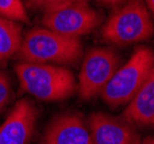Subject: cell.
Here are the masks:
<instances>
[{"instance_id":"cell-1","label":"cell","mask_w":154,"mask_h":144,"mask_svg":"<svg viewBox=\"0 0 154 144\" xmlns=\"http://www.w3.org/2000/svg\"><path fill=\"white\" fill-rule=\"evenodd\" d=\"M83 46L79 38L67 37L46 28H35L23 38L20 58L24 62L74 65L79 61Z\"/></svg>"},{"instance_id":"cell-2","label":"cell","mask_w":154,"mask_h":144,"mask_svg":"<svg viewBox=\"0 0 154 144\" xmlns=\"http://www.w3.org/2000/svg\"><path fill=\"white\" fill-rule=\"evenodd\" d=\"M21 88L44 102H58L72 96L76 84L74 75L64 67L22 62L15 67Z\"/></svg>"},{"instance_id":"cell-3","label":"cell","mask_w":154,"mask_h":144,"mask_svg":"<svg viewBox=\"0 0 154 144\" xmlns=\"http://www.w3.org/2000/svg\"><path fill=\"white\" fill-rule=\"evenodd\" d=\"M153 64V51L147 46L138 47L103 88L100 93L103 100L112 107L129 104L145 82Z\"/></svg>"},{"instance_id":"cell-4","label":"cell","mask_w":154,"mask_h":144,"mask_svg":"<svg viewBox=\"0 0 154 144\" xmlns=\"http://www.w3.org/2000/svg\"><path fill=\"white\" fill-rule=\"evenodd\" d=\"M153 23L144 0H129L117 8L101 30L105 40L117 46L143 42L153 35Z\"/></svg>"},{"instance_id":"cell-5","label":"cell","mask_w":154,"mask_h":144,"mask_svg":"<svg viewBox=\"0 0 154 144\" xmlns=\"http://www.w3.org/2000/svg\"><path fill=\"white\" fill-rule=\"evenodd\" d=\"M44 28L67 37L79 38L99 24L98 13L86 0H72L54 11L44 13Z\"/></svg>"},{"instance_id":"cell-6","label":"cell","mask_w":154,"mask_h":144,"mask_svg":"<svg viewBox=\"0 0 154 144\" xmlns=\"http://www.w3.org/2000/svg\"><path fill=\"white\" fill-rule=\"evenodd\" d=\"M120 66V58L109 49H92L86 53L78 76V95L82 99L103 92Z\"/></svg>"},{"instance_id":"cell-7","label":"cell","mask_w":154,"mask_h":144,"mask_svg":"<svg viewBox=\"0 0 154 144\" xmlns=\"http://www.w3.org/2000/svg\"><path fill=\"white\" fill-rule=\"evenodd\" d=\"M89 129L94 144H141L139 134L123 117L98 112L91 114Z\"/></svg>"},{"instance_id":"cell-8","label":"cell","mask_w":154,"mask_h":144,"mask_svg":"<svg viewBox=\"0 0 154 144\" xmlns=\"http://www.w3.org/2000/svg\"><path fill=\"white\" fill-rule=\"evenodd\" d=\"M36 120V107L28 99L19 100L0 127V144H29Z\"/></svg>"},{"instance_id":"cell-9","label":"cell","mask_w":154,"mask_h":144,"mask_svg":"<svg viewBox=\"0 0 154 144\" xmlns=\"http://www.w3.org/2000/svg\"><path fill=\"white\" fill-rule=\"evenodd\" d=\"M42 144H94L81 115L61 114L48 124Z\"/></svg>"},{"instance_id":"cell-10","label":"cell","mask_w":154,"mask_h":144,"mask_svg":"<svg viewBox=\"0 0 154 144\" xmlns=\"http://www.w3.org/2000/svg\"><path fill=\"white\" fill-rule=\"evenodd\" d=\"M122 117L138 126H154V64L139 91L122 113Z\"/></svg>"},{"instance_id":"cell-11","label":"cell","mask_w":154,"mask_h":144,"mask_svg":"<svg viewBox=\"0 0 154 144\" xmlns=\"http://www.w3.org/2000/svg\"><path fill=\"white\" fill-rule=\"evenodd\" d=\"M22 29L17 22L0 16V64H5L22 44Z\"/></svg>"},{"instance_id":"cell-12","label":"cell","mask_w":154,"mask_h":144,"mask_svg":"<svg viewBox=\"0 0 154 144\" xmlns=\"http://www.w3.org/2000/svg\"><path fill=\"white\" fill-rule=\"evenodd\" d=\"M0 16L15 22H29V16L22 0H0Z\"/></svg>"},{"instance_id":"cell-13","label":"cell","mask_w":154,"mask_h":144,"mask_svg":"<svg viewBox=\"0 0 154 144\" xmlns=\"http://www.w3.org/2000/svg\"><path fill=\"white\" fill-rule=\"evenodd\" d=\"M28 2L36 8L43 9L44 13H46L63 6L67 2H69V0H28Z\"/></svg>"},{"instance_id":"cell-14","label":"cell","mask_w":154,"mask_h":144,"mask_svg":"<svg viewBox=\"0 0 154 144\" xmlns=\"http://www.w3.org/2000/svg\"><path fill=\"white\" fill-rule=\"evenodd\" d=\"M11 84L8 79H4L0 81V111L5 108L11 100Z\"/></svg>"},{"instance_id":"cell-15","label":"cell","mask_w":154,"mask_h":144,"mask_svg":"<svg viewBox=\"0 0 154 144\" xmlns=\"http://www.w3.org/2000/svg\"><path fill=\"white\" fill-rule=\"evenodd\" d=\"M98 1L101 2V4H106V5L116 6V5H120V4H125L129 0H98Z\"/></svg>"},{"instance_id":"cell-16","label":"cell","mask_w":154,"mask_h":144,"mask_svg":"<svg viewBox=\"0 0 154 144\" xmlns=\"http://www.w3.org/2000/svg\"><path fill=\"white\" fill-rule=\"evenodd\" d=\"M146 6L152 12V14H153L154 16V0H146Z\"/></svg>"},{"instance_id":"cell-17","label":"cell","mask_w":154,"mask_h":144,"mask_svg":"<svg viewBox=\"0 0 154 144\" xmlns=\"http://www.w3.org/2000/svg\"><path fill=\"white\" fill-rule=\"evenodd\" d=\"M141 144H154V134L152 135V136L145 138V139L141 142Z\"/></svg>"},{"instance_id":"cell-18","label":"cell","mask_w":154,"mask_h":144,"mask_svg":"<svg viewBox=\"0 0 154 144\" xmlns=\"http://www.w3.org/2000/svg\"><path fill=\"white\" fill-rule=\"evenodd\" d=\"M6 77L7 76L5 75V73H2L1 70H0V81H1V80H4V79H6Z\"/></svg>"},{"instance_id":"cell-19","label":"cell","mask_w":154,"mask_h":144,"mask_svg":"<svg viewBox=\"0 0 154 144\" xmlns=\"http://www.w3.org/2000/svg\"><path fill=\"white\" fill-rule=\"evenodd\" d=\"M69 1H72V0H69Z\"/></svg>"}]
</instances>
